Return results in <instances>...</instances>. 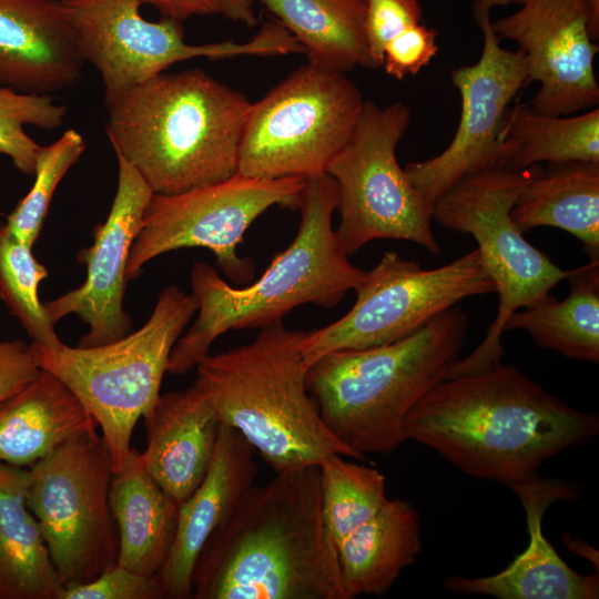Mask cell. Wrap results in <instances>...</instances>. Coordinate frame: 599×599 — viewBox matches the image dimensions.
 Here are the masks:
<instances>
[{
    "label": "cell",
    "instance_id": "f546056e",
    "mask_svg": "<svg viewBox=\"0 0 599 599\" xmlns=\"http://www.w3.org/2000/svg\"><path fill=\"white\" fill-rule=\"evenodd\" d=\"M344 458L333 454L318 465L323 517L335 547L388 500L379 470Z\"/></svg>",
    "mask_w": 599,
    "mask_h": 599
},
{
    "label": "cell",
    "instance_id": "9a60e30c",
    "mask_svg": "<svg viewBox=\"0 0 599 599\" xmlns=\"http://www.w3.org/2000/svg\"><path fill=\"white\" fill-rule=\"evenodd\" d=\"M483 33L478 61L454 69L450 79L461 101L456 133L438 155L404 170L433 212L438 197L464 176L493 167L499 134L510 102L527 85L525 54L501 47L490 13L475 17Z\"/></svg>",
    "mask_w": 599,
    "mask_h": 599
},
{
    "label": "cell",
    "instance_id": "8992f818",
    "mask_svg": "<svg viewBox=\"0 0 599 599\" xmlns=\"http://www.w3.org/2000/svg\"><path fill=\"white\" fill-rule=\"evenodd\" d=\"M304 332L277 323L253 342L197 365L196 382L220 422L236 429L277 474L319 465L333 454L363 460L326 427L306 386Z\"/></svg>",
    "mask_w": 599,
    "mask_h": 599
},
{
    "label": "cell",
    "instance_id": "8fae6325",
    "mask_svg": "<svg viewBox=\"0 0 599 599\" xmlns=\"http://www.w3.org/2000/svg\"><path fill=\"white\" fill-rule=\"evenodd\" d=\"M27 505L62 587L91 581L118 562L109 502L111 456L97 429L75 435L29 466Z\"/></svg>",
    "mask_w": 599,
    "mask_h": 599
},
{
    "label": "cell",
    "instance_id": "5bb4252c",
    "mask_svg": "<svg viewBox=\"0 0 599 599\" xmlns=\"http://www.w3.org/2000/svg\"><path fill=\"white\" fill-rule=\"evenodd\" d=\"M305 179L250 177L236 173L224 181L182 193H153L128 261L126 281L136 278L152 258L175 250L204 247L238 284L253 280L255 268L237 247L250 225L271 206L298 209Z\"/></svg>",
    "mask_w": 599,
    "mask_h": 599
},
{
    "label": "cell",
    "instance_id": "484cf974",
    "mask_svg": "<svg viewBox=\"0 0 599 599\" xmlns=\"http://www.w3.org/2000/svg\"><path fill=\"white\" fill-rule=\"evenodd\" d=\"M28 470L0 463V599H58L62 588L27 505Z\"/></svg>",
    "mask_w": 599,
    "mask_h": 599
},
{
    "label": "cell",
    "instance_id": "836d02e7",
    "mask_svg": "<svg viewBox=\"0 0 599 599\" xmlns=\"http://www.w3.org/2000/svg\"><path fill=\"white\" fill-rule=\"evenodd\" d=\"M366 38L375 69L382 68L385 45L422 23L419 0H365Z\"/></svg>",
    "mask_w": 599,
    "mask_h": 599
},
{
    "label": "cell",
    "instance_id": "f1b7e54d",
    "mask_svg": "<svg viewBox=\"0 0 599 599\" xmlns=\"http://www.w3.org/2000/svg\"><path fill=\"white\" fill-rule=\"evenodd\" d=\"M570 293L557 301L551 294L514 312L504 332L526 331L534 342L566 357L599 362V261L575 268Z\"/></svg>",
    "mask_w": 599,
    "mask_h": 599
},
{
    "label": "cell",
    "instance_id": "e0dca14e",
    "mask_svg": "<svg viewBox=\"0 0 599 599\" xmlns=\"http://www.w3.org/2000/svg\"><path fill=\"white\" fill-rule=\"evenodd\" d=\"M115 155L118 186L110 212L94 229L92 245L78 254L87 266V277L75 290L43 303L54 324L77 314L89 325L78 344L82 347L108 344L132 332L131 318L123 308L126 267L153 191L122 155Z\"/></svg>",
    "mask_w": 599,
    "mask_h": 599
},
{
    "label": "cell",
    "instance_id": "d6986e66",
    "mask_svg": "<svg viewBox=\"0 0 599 599\" xmlns=\"http://www.w3.org/2000/svg\"><path fill=\"white\" fill-rule=\"evenodd\" d=\"M83 63L59 0H0V85L52 95L81 80Z\"/></svg>",
    "mask_w": 599,
    "mask_h": 599
},
{
    "label": "cell",
    "instance_id": "d6a6232c",
    "mask_svg": "<svg viewBox=\"0 0 599 599\" xmlns=\"http://www.w3.org/2000/svg\"><path fill=\"white\" fill-rule=\"evenodd\" d=\"M67 113L68 106L55 103L52 95L0 85V154L7 155L21 173L33 175L41 145L24 126L55 130L63 124Z\"/></svg>",
    "mask_w": 599,
    "mask_h": 599
},
{
    "label": "cell",
    "instance_id": "ffe728a7",
    "mask_svg": "<svg viewBox=\"0 0 599 599\" xmlns=\"http://www.w3.org/2000/svg\"><path fill=\"white\" fill-rule=\"evenodd\" d=\"M526 511L529 544L500 572L477 578L448 576L444 587L456 593H480L500 599H595L598 575H581L557 554L542 532V517L555 501L570 499L573 491L554 479L534 478L512 488Z\"/></svg>",
    "mask_w": 599,
    "mask_h": 599
},
{
    "label": "cell",
    "instance_id": "5b68a950",
    "mask_svg": "<svg viewBox=\"0 0 599 599\" xmlns=\"http://www.w3.org/2000/svg\"><path fill=\"white\" fill-rule=\"evenodd\" d=\"M467 323L455 305L393 343L319 357L306 386L326 427L362 459L394 451L410 410L458 361Z\"/></svg>",
    "mask_w": 599,
    "mask_h": 599
},
{
    "label": "cell",
    "instance_id": "83f0119b",
    "mask_svg": "<svg viewBox=\"0 0 599 599\" xmlns=\"http://www.w3.org/2000/svg\"><path fill=\"white\" fill-rule=\"evenodd\" d=\"M599 162V109L549 115L529 103L509 105L493 167L524 170L542 162Z\"/></svg>",
    "mask_w": 599,
    "mask_h": 599
},
{
    "label": "cell",
    "instance_id": "8d00e7d4",
    "mask_svg": "<svg viewBox=\"0 0 599 599\" xmlns=\"http://www.w3.org/2000/svg\"><path fill=\"white\" fill-rule=\"evenodd\" d=\"M142 3L154 8L161 18L179 22L194 16H220L251 28L258 21L255 0H142Z\"/></svg>",
    "mask_w": 599,
    "mask_h": 599
},
{
    "label": "cell",
    "instance_id": "cb8c5ba5",
    "mask_svg": "<svg viewBox=\"0 0 599 599\" xmlns=\"http://www.w3.org/2000/svg\"><path fill=\"white\" fill-rule=\"evenodd\" d=\"M420 520L408 501L394 498L337 547L343 588L348 599L384 596L420 551Z\"/></svg>",
    "mask_w": 599,
    "mask_h": 599
},
{
    "label": "cell",
    "instance_id": "277c9868",
    "mask_svg": "<svg viewBox=\"0 0 599 599\" xmlns=\"http://www.w3.org/2000/svg\"><path fill=\"white\" fill-rule=\"evenodd\" d=\"M337 202V185L329 174L305 179L294 240L246 287L227 284L206 263L193 265L191 288L199 315L173 346L167 373L182 375L196 367L227 331L282 323L288 312L307 303L331 308L357 288L366 272L354 266L338 245L332 226Z\"/></svg>",
    "mask_w": 599,
    "mask_h": 599
},
{
    "label": "cell",
    "instance_id": "d590c367",
    "mask_svg": "<svg viewBox=\"0 0 599 599\" xmlns=\"http://www.w3.org/2000/svg\"><path fill=\"white\" fill-rule=\"evenodd\" d=\"M438 49L437 31L419 23L385 45L382 68L388 75L403 80L428 65Z\"/></svg>",
    "mask_w": 599,
    "mask_h": 599
},
{
    "label": "cell",
    "instance_id": "1f68e13d",
    "mask_svg": "<svg viewBox=\"0 0 599 599\" xmlns=\"http://www.w3.org/2000/svg\"><path fill=\"white\" fill-rule=\"evenodd\" d=\"M85 148L83 136L75 129L67 130L59 140L40 148L33 185L6 223L7 229L21 242L33 246L41 233L58 184L79 161Z\"/></svg>",
    "mask_w": 599,
    "mask_h": 599
},
{
    "label": "cell",
    "instance_id": "d4e9b609",
    "mask_svg": "<svg viewBox=\"0 0 599 599\" xmlns=\"http://www.w3.org/2000/svg\"><path fill=\"white\" fill-rule=\"evenodd\" d=\"M510 216L522 231L550 226L579 238L599 261V162L550 164L528 181Z\"/></svg>",
    "mask_w": 599,
    "mask_h": 599
},
{
    "label": "cell",
    "instance_id": "2e32d148",
    "mask_svg": "<svg viewBox=\"0 0 599 599\" xmlns=\"http://www.w3.org/2000/svg\"><path fill=\"white\" fill-rule=\"evenodd\" d=\"M499 39L516 42L527 61V84L539 89L529 103L549 115H570L599 103L595 58L599 47L578 0H527L491 21Z\"/></svg>",
    "mask_w": 599,
    "mask_h": 599
},
{
    "label": "cell",
    "instance_id": "4dcf8cb0",
    "mask_svg": "<svg viewBox=\"0 0 599 599\" xmlns=\"http://www.w3.org/2000/svg\"><path fill=\"white\" fill-rule=\"evenodd\" d=\"M48 271L32 253V246L0 225V296L33 343L49 347L62 344L39 298V285Z\"/></svg>",
    "mask_w": 599,
    "mask_h": 599
},
{
    "label": "cell",
    "instance_id": "52a82bcc",
    "mask_svg": "<svg viewBox=\"0 0 599 599\" xmlns=\"http://www.w3.org/2000/svg\"><path fill=\"white\" fill-rule=\"evenodd\" d=\"M193 295L164 287L146 323L98 346L30 344L42 369L57 376L101 427L113 473L126 463L139 418L160 396L173 346L197 312Z\"/></svg>",
    "mask_w": 599,
    "mask_h": 599
},
{
    "label": "cell",
    "instance_id": "7c38bea8",
    "mask_svg": "<svg viewBox=\"0 0 599 599\" xmlns=\"http://www.w3.org/2000/svg\"><path fill=\"white\" fill-rule=\"evenodd\" d=\"M59 2L84 62L91 63L101 75L105 105L181 61L304 52L296 39L274 19L264 22L247 42L229 40L199 45L185 42L182 22L144 19L140 12L142 0Z\"/></svg>",
    "mask_w": 599,
    "mask_h": 599
},
{
    "label": "cell",
    "instance_id": "44dd1931",
    "mask_svg": "<svg viewBox=\"0 0 599 599\" xmlns=\"http://www.w3.org/2000/svg\"><path fill=\"white\" fill-rule=\"evenodd\" d=\"M143 418L146 447L140 456L144 468L181 505L203 481L222 423L196 380L184 390L160 394Z\"/></svg>",
    "mask_w": 599,
    "mask_h": 599
},
{
    "label": "cell",
    "instance_id": "ba28073f",
    "mask_svg": "<svg viewBox=\"0 0 599 599\" xmlns=\"http://www.w3.org/2000/svg\"><path fill=\"white\" fill-rule=\"evenodd\" d=\"M488 167L468 174L434 204L432 219L449 231L474 236L485 267L496 285L498 309L483 342L446 378L485 370L501 363V335L508 317L550 295L573 270L557 266L532 246L510 211L528 181L540 170Z\"/></svg>",
    "mask_w": 599,
    "mask_h": 599
},
{
    "label": "cell",
    "instance_id": "6da1fadb",
    "mask_svg": "<svg viewBox=\"0 0 599 599\" xmlns=\"http://www.w3.org/2000/svg\"><path fill=\"white\" fill-rule=\"evenodd\" d=\"M598 432L597 414L570 406L501 363L444 379L404 423L406 440L434 449L471 477L511 489L538 477L545 460Z\"/></svg>",
    "mask_w": 599,
    "mask_h": 599
},
{
    "label": "cell",
    "instance_id": "7a4b0ae2",
    "mask_svg": "<svg viewBox=\"0 0 599 599\" xmlns=\"http://www.w3.org/2000/svg\"><path fill=\"white\" fill-rule=\"evenodd\" d=\"M193 599H348L309 465L250 486L203 547Z\"/></svg>",
    "mask_w": 599,
    "mask_h": 599
},
{
    "label": "cell",
    "instance_id": "9c48e42d",
    "mask_svg": "<svg viewBox=\"0 0 599 599\" xmlns=\"http://www.w3.org/2000/svg\"><path fill=\"white\" fill-rule=\"evenodd\" d=\"M364 104L345 73L302 65L251 104L237 173L263 179L326 173L352 136Z\"/></svg>",
    "mask_w": 599,
    "mask_h": 599
},
{
    "label": "cell",
    "instance_id": "4fadbf2b",
    "mask_svg": "<svg viewBox=\"0 0 599 599\" xmlns=\"http://www.w3.org/2000/svg\"><path fill=\"white\" fill-rule=\"evenodd\" d=\"M355 292V304L343 317L304 332L306 369L329 352L393 343L468 297L496 292V285L478 248L429 270L387 251Z\"/></svg>",
    "mask_w": 599,
    "mask_h": 599
},
{
    "label": "cell",
    "instance_id": "3957f363",
    "mask_svg": "<svg viewBox=\"0 0 599 599\" xmlns=\"http://www.w3.org/2000/svg\"><path fill=\"white\" fill-rule=\"evenodd\" d=\"M251 104L200 69L162 72L105 105V132L153 193L177 194L237 173Z\"/></svg>",
    "mask_w": 599,
    "mask_h": 599
},
{
    "label": "cell",
    "instance_id": "7402d4cb",
    "mask_svg": "<svg viewBox=\"0 0 599 599\" xmlns=\"http://www.w3.org/2000/svg\"><path fill=\"white\" fill-rule=\"evenodd\" d=\"M97 426L68 386L42 369L0 405V463L31 466L69 438Z\"/></svg>",
    "mask_w": 599,
    "mask_h": 599
},
{
    "label": "cell",
    "instance_id": "e575fe53",
    "mask_svg": "<svg viewBox=\"0 0 599 599\" xmlns=\"http://www.w3.org/2000/svg\"><path fill=\"white\" fill-rule=\"evenodd\" d=\"M58 599H161V596L154 577L116 564L91 581L62 587Z\"/></svg>",
    "mask_w": 599,
    "mask_h": 599
},
{
    "label": "cell",
    "instance_id": "ab89813d",
    "mask_svg": "<svg viewBox=\"0 0 599 599\" xmlns=\"http://www.w3.org/2000/svg\"><path fill=\"white\" fill-rule=\"evenodd\" d=\"M527 0H475L474 17L490 13V10L495 7L508 6L511 3L524 4Z\"/></svg>",
    "mask_w": 599,
    "mask_h": 599
},
{
    "label": "cell",
    "instance_id": "ac0fdd59",
    "mask_svg": "<svg viewBox=\"0 0 599 599\" xmlns=\"http://www.w3.org/2000/svg\"><path fill=\"white\" fill-rule=\"evenodd\" d=\"M255 450L233 427L221 424L210 468L195 491L179 505L174 541L154 576L161 599L192 597L197 558L215 529L231 515L257 474Z\"/></svg>",
    "mask_w": 599,
    "mask_h": 599
},
{
    "label": "cell",
    "instance_id": "603a6c76",
    "mask_svg": "<svg viewBox=\"0 0 599 599\" xmlns=\"http://www.w3.org/2000/svg\"><path fill=\"white\" fill-rule=\"evenodd\" d=\"M109 502L119 531L116 564L154 577L171 551L179 505L152 479L133 448L113 473Z\"/></svg>",
    "mask_w": 599,
    "mask_h": 599
},
{
    "label": "cell",
    "instance_id": "30bf717a",
    "mask_svg": "<svg viewBox=\"0 0 599 599\" xmlns=\"http://www.w3.org/2000/svg\"><path fill=\"white\" fill-rule=\"evenodd\" d=\"M402 101H365L356 128L326 167L337 185L338 245L349 256L380 238L414 242L438 254L432 212L397 161L396 148L410 123Z\"/></svg>",
    "mask_w": 599,
    "mask_h": 599
},
{
    "label": "cell",
    "instance_id": "f35d334b",
    "mask_svg": "<svg viewBox=\"0 0 599 599\" xmlns=\"http://www.w3.org/2000/svg\"><path fill=\"white\" fill-rule=\"evenodd\" d=\"M583 8L588 20L590 33L593 40L599 38V0H578Z\"/></svg>",
    "mask_w": 599,
    "mask_h": 599
},
{
    "label": "cell",
    "instance_id": "4316f807",
    "mask_svg": "<svg viewBox=\"0 0 599 599\" xmlns=\"http://www.w3.org/2000/svg\"><path fill=\"white\" fill-rule=\"evenodd\" d=\"M302 45L308 63L328 71L375 69L365 0H255Z\"/></svg>",
    "mask_w": 599,
    "mask_h": 599
},
{
    "label": "cell",
    "instance_id": "74e56055",
    "mask_svg": "<svg viewBox=\"0 0 599 599\" xmlns=\"http://www.w3.org/2000/svg\"><path fill=\"white\" fill-rule=\"evenodd\" d=\"M41 370L31 345L0 339V405L32 383Z\"/></svg>",
    "mask_w": 599,
    "mask_h": 599
}]
</instances>
